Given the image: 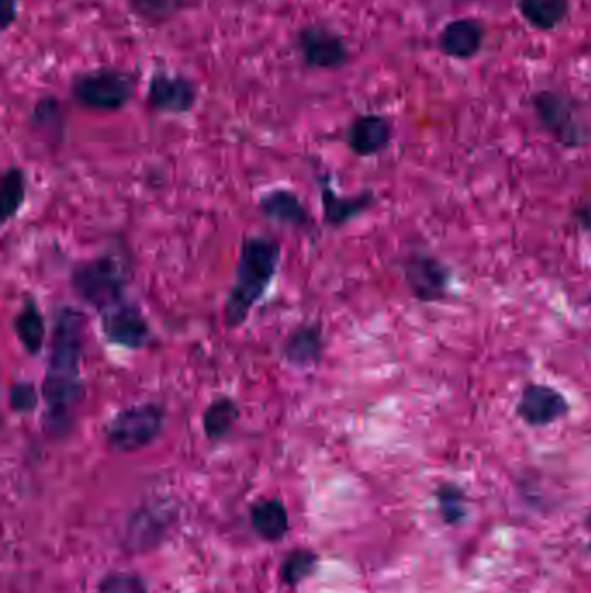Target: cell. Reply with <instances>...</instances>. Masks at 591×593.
Segmentation results:
<instances>
[{
  "mask_svg": "<svg viewBox=\"0 0 591 593\" xmlns=\"http://www.w3.org/2000/svg\"><path fill=\"white\" fill-rule=\"evenodd\" d=\"M86 318L74 307H63L54 321L50 363L45 373V428L51 436L65 437L74 425L75 410L82 400V358Z\"/></svg>",
  "mask_w": 591,
  "mask_h": 593,
  "instance_id": "cell-1",
  "label": "cell"
},
{
  "mask_svg": "<svg viewBox=\"0 0 591 593\" xmlns=\"http://www.w3.org/2000/svg\"><path fill=\"white\" fill-rule=\"evenodd\" d=\"M281 261V246L268 236H250L239 252L236 279L224 304V324L239 328L271 287Z\"/></svg>",
  "mask_w": 591,
  "mask_h": 593,
  "instance_id": "cell-2",
  "label": "cell"
},
{
  "mask_svg": "<svg viewBox=\"0 0 591 593\" xmlns=\"http://www.w3.org/2000/svg\"><path fill=\"white\" fill-rule=\"evenodd\" d=\"M136 82L135 73L105 66L77 75L72 84V96L82 108L111 114L135 99Z\"/></svg>",
  "mask_w": 591,
  "mask_h": 593,
  "instance_id": "cell-3",
  "label": "cell"
},
{
  "mask_svg": "<svg viewBox=\"0 0 591 593\" xmlns=\"http://www.w3.org/2000/svg\"><path fill=\"white\" fill-rule=\"evenodd\" d=\"M72 287L89 306L99 311L122 303L127 287V267L114 254L101 255L75 267Z\"/></svg>",
  "mask_w": 591,
  "mask_h": 593,
  "instance_id": "cell-4",
  "label": "cell"
},
{
  "mask_svg": "<svg viewBox=\"0 0 591 593\" xmlns=\"http://www.w3.org/2000/svg\"><path fill=\"white\" fill-rule=\"evenodd\" d=\"M165 412L159 404H139L126 407L111 419L106 428V440L115 452L132 453L147 448L160 436Z\"/></svg>",
  "mask_w": 591,
  "mask_h": 593,
  "instance_id": "cell-5",
  "label": "cell"
},
{
  "mask_svg": "<svg viewBox=\"0 0 591 593\" xmlns=\"http://www.w3.org/2000/svg\"><path fill=\"white\" fill-rule=\"evenodd\" d=\"M300 60L308 68L336 72L348 65L351 51L341 33L323 23H309L296 36Z\"/></svg>",
  "mask_w": 591,
  "mask_h": 593,
  "instance_id": "cell-6",
  "label": "cell"
},
{
  "mask_svg": "<svg viewBox=\"0 0 591 593\" xmlns=\"http://www.w3.org/2000/svg\"><path fill=\"white\" fill-rule=\"evenodd\" d=\"M533 109L539 126L563 148H578L587 141V130L576 115V106L562 94L539 91L533 96Z\"/></svg>",
  "mask_w": 591,
  "mask_h": 593,
  "instance_id": "cell-7",
  "label": "cell"
},
{
  "mask_svg": "<svg viewBox=\"0 0 591 593\" xmlns=\"http://www.w3.org/2000/svg\"><path fill=\"white\" fill-rule=\"evenodd\" d=\"M198 84L183 73L159 70L148 82V105L160 114H190L198 103Z\"/></svg>",
  "mask_w": 591,
  "mask_h": 593,
  "instance_id": "cell-8",
  "label": "cell"
},
{
  "mask_svg": "<svg viewBox=\"0 0 591 593\" xmlns=\"http://www.w3.org/2000/svg\"><path fill=\"white\" fill-rule=\"evenodd\" d=\"M409 290L420 303H438L450 290V267L430 255H411L405 264Z\"/></svg>",
  "mask_w": 591,
  "mask_h": 593,
  "instance_id": "cell-9",
  "label": "cell"
},
{
  "mask_svg": "<svg viewBox=\"0 0 591 593\" xmlns=\"http://www.w3.org/2000/svg\"><path fill=\"white\" fill-rule=\"evenodd\" d=\"M566 395L550 385L529 384L524 388L517 404V415L529 427H547L569 413Z\"/></svg>",
  "mask_w": 591,
  "mask_h": 593,
  "instance_id": "cell-10",
  "label": "cell"
},
{
  "mask_svg": "<svg viewBox=\"0 0 591 593\" xmlns=\"http://www.w3.org/2000/svg\"><path fill=\"white\" fill-rule=\"evenodd\" d=\"M103 331L115 346L141 349L150 340V327L138 307L120 303L103 311Z\"/></svg>",
  "mask_w": 591,
  "mask_h": 593,
  "instance_id": "cell-11",
  "label": "cell"
},
{
  "mask_svg": "<svg viewBox=\"0 0 591 593\" xmlns=\"http://www.w3.org/2000/svg\"><path fill=\"white\" fill-rule=\"evenodd\" d=\"M486 42V30L474 18L448 21L438 36V47L444 56L456 61H470L481 54Z\"/></svg>",
  "mask_w": 591,
  "mask_h": 593,
  "instance_id": "cell-12",
  "label": "cell"
},
{
  "mask_svg": "<svg viewBox=\"0 0 591 593\" xmlns=\"http://www.w3.org/2000/svg\"><path fill=\"white\" fill-rule=\"evenodd\" d=\"M390 141H393V126L382 115H361L347 129L348 148L357 157H375L387 150Z\"/></svg>",
  "mask_w": 591,
  "mask_h": 593,
  "instance_id": "cell-13",
  "label": "cell"
},
{
  "mask_svg": "<svg viewBox=\"0 0 591 593\" xmlns=\"http://www.w3.org/2000/svg\"><path fill=\"white\" fill-rule=\"evenodd\" d=\"M321 202H323V215L326 224L341 227L353 219L359 218L375 202L372 191L356 194V197H339L330 184L321 188Z\"/></svg>",
  "mask_w": 591,
  "mask_h": 593,
  "instance_id": "cell-14",
  "label": "cell"
},
{
  "mask_svg": "<svg viewBox=\"0 0 591 593\" xmlns=\"http://www.w3.org/2000/svg\"><path fill=\"white\" fill-rule=\"evenodd\" d=\"M518 14L538 32L559 30L571 14L569 0H518Z\"/></svg>",
  "mask_w": 591,
  "mask_h": 593,
  "instance_id": "cell-15",
  "label": "cell"
},
{
  "mask_svg": "<svg viewBox=\"0 0 591 593\" xmlns=\"http://www.w3.org/2000/svg\"><path fill=\"white\" fill-rule=\"evenodd\" d=\"M260 209L266 218L283 226L305 227L311 222L304 203L300 202V198L292 191H271L260 200Z\"/></svg>",
  "mask_w": 591,
  "mask_h": 593,
  "instance_id": "cell-16",
  "label": "cell"
},
{
  "mask_svg": "<svg viewBox=\"0 0 591 593\" xmlns=\"http://www.w3.org/2000/svg\"><path fill=\"white\" fill-rule=\"evenodd\" d=\"M323 354V337L316 325L300 327L284 342L283 356L293 367L309 368L320 363Z\"/></svg>",
  "mask_w": 591,
  "mask_h": 593,
  "instance_id": "cell-17",
  "label": "cell"
},
{
  "mask_svg": "<svg viewBox=\"0 0 591 593\" xmlns=\"http://www.w3.org/2000/svg\"><path fill=\"white\" fill-rule=\"evenodd\" d=\"M251 526L264 540H281L288 531V512L284 505L280 500H262L254 505Z\"/></svg>",
  "mask_w": 591,
  "mask_h": 593,
  "instance_id": "cell-18",
  "label": "cell"
},
{
  "mask_svg": "<svg viewBox=\"0 0 591 593\" xmlns=\"http://www.w3.org/2000/svg\"><path fill=\"white\" fill-rule=\"evenodd\" d=\"M13 327L14 331H17L18 340L25 348V351L29 354L37 356L44 348L45 321L35 300H25V306L14 318Z\"/></svg>",
  "mask_w": 591,
  "mask_h": 593,
  "instance_id": "cell-19",
  "label": "cell"
},
{
  "mask_svg": "<svg viewBox=\"0 0 591 593\" xmlns=\"http://www.w3.org/2000/svg\"><path fill=\"white\" fill-rule=\"evenodd\" d=\"M238 404L232 398H219L205 410L203 415V428L212 441H221L229 436L238 420Z\"/></svg>",
  "mask_w": 591,
  "mask_h": 593,
  "instance_id": "cell-20",
  "label": "cell"
},
{
  "mask_svg": "<svg viewBox=\"0 0 591 593\" xmlns=\"http://www.w3.org/2000/svg\"><path fill=\"white\" fill-rule=\"evenodd\" d=\"M26 198V178L23 170L11 167L2 176V222L17 218Z\"/></svg>",
  "mask_w": 591,
  "mask_h": 593,
  "instance_id": "cell-21",
  "label": "cell"
},
{
  "mask_svg": "<svg viewBox=\"0 0 591 593\" xmlns=\"http://www.w3.org/2000/svg\"><path fill=\"white\" fill-rule=\"evenodd\" d=\"M30 120H32V126L37 127L42 133L51 134L53 138H62L65 117H63L62 103L57 102L56 97H41L33 108Z\"/></svg>",
  "mask_w": 591,
  "mask_h": 593,
  "instance_id": "cell-22",
  "label": "cell"
},
{
  "mask_svg": "<svg viewBox=\"0 0 591 593\" xmlns=\"http://www.w3.org/2000/svg\"><path fill=\"white\" fill-rule=\"evenodd\" d=\"M436 497H438L439 513L445 525L456 526L463 522L466 517V500L465 493L460 486L445 483L439 486Z\"/></svg>",
  "mask_w": 591,
  "mask_h": 593,
  "instance_id": "cell-23",
  "label": "cell"
},
{
  "mask_svg": "<svg viewBox=\"0 0 591 593\" xmlns=\"http://www.w3.org/2000/svg\"><path fill=\"white\" fill-rule=\"evenodd\" d=\"M127 4L141 20L162 24L181 11L184 0H127Z\"/></svg>",
  "mask_w": 591,
  "mask_h": 593,
  "instance_id": "cell-24",
  "label": "cell"
},
{
  "mask_svg": "<svg viewBox=\"0 0 591 593\" xmlns=\"http://www.w3.org/2000/svg\"><path fill=\"white\" fill-rule=\"evenodd\" d=\"M163 533L162 522L157 521L153 513H138L135 522H130L129 546L135 550H148L160 541Z\"/></svg>",
  "mask_w": 591,
  "mask_h": 593,
  "instance_id": "cell-25",
  "label": "cell"
},
{
  "mask_svg": "<svg viewBox=\"0 0 591 593\" xmlns=\"http://www.w3.org/2000/svg\"><path fill=\"white\" fill-rule=\"evenodd\" d=\"M318 555L311 550H296L284 559L281 565V578L288 585H299L304 578L316 570Z\"/></svg>",
  "mask_w": 591,
  "mask_h": 593,
  "instance_id": "cell-26",
  "label": "cell"
},
{
  "mask_svg": "<svg viewBox=\"0 0 591 593\" xmlns=\"http://www.w3.org/2000/svg\"><path fill=\"white\" fill-rule=\"evenodd\" d=\"M9 404L17 413H32L39 406V392L30 382H17L9 391Z\"/></svg>",
  "mask_w": 591,
  "mask_h": 593,
  "instance_id": "cell-27",
  "label": "cell"
},
{
  "mask_svg": "<svg viewBox=\"0 0 591 593\" xmlns=\"http://www.w3.org/2000/svg\"><path fill=\"white\" fill-rule=\"evenodd\" d=\"M101 593H148L141 578L129 573L108 574L99 586Z\"/></svg>",
  "mask_w": 591,
  "mask_h": 593,
  "instance_id": "cell-28",
  "label": "cell"
},
{
  "mask_svg": "<svg viewBox=\"0 0 591 593\" xmlns=\"http://www.w3.org/2000/svg\"><path fill=\"white\" fill-rule=\"evenodd\" d=\"M20 2L21 0H2V30L4 32H8L11 24L17 21Z\"/></svg>",
  "mask_w": 591,
  "mask_h": 593,
  "instance_id": "cell-29",
  "label": "cell"
},
{
  "mask_svg": "<svg viewBox=\"0 0 591 593\" xmlns=\"http://www.w3.org/2000/svg\"><path fill=\"white\" fill-rule=\"evenodd\" d=\"M574 218L578 219L579 224H581L584 230L591 231V207L576 210Z\"/></svg>",
  "mask_w": 591,
  "mask_h": 593,
  "instance_id": "cell-30",
  "label": "cell"
},
{
  "mask_svg": "<svg viewBox=\"0 0 591 593\" xmlns=\"http://www.w3.org/2000/svg\"><path fill=\"white\" fill-rule=\"evenodd\" d=\"M590 522H591V517H590ZM590 549H591V546H590Z\"/></svg>",
  "mask_w": 591,
  "mask_h": 593,
  "instance_id": "cell-31",
  "label": "cell"
},
{
  "mask_svg": "<svg viewBox=\"0 0 591 593\" xmlns=\"http://www.w3.org/2000/svg\"><path fill=\"white\" fill-rule=\"evenodd\" d=\"M590 303H591V295H590Z\"/></svg>",
  "mask_w": 591,
  "mask_h": 593,
  "instance_id": "cell-32",
  "label": "cell"
}]
</instances>
